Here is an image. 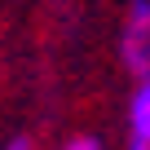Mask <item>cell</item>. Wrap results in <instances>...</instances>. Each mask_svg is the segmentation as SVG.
I'll list each match as a JSON object with an SVG mask.
<instances>
[{
	"mask_svg": "<svg viewBox=\"0 0 150 150\" xmlns=\"http://www.w3.org/2000/svg\"><path fill=\"white\" fill-rule=\"evenodd\" d=\"M128 150H150V84L137 80L128 102Z\"/></svg>",
	"mask_w": 150,
	"mask_h": 150,
	"instance_id": "cell-2",
	"label": "cell"
},
{
	"mask_svg": "<svg viewBox=\"0 0 150 150\" xmlns=\"http://www.w3.org/2000/svg\"><path fill=\"white\" fill-rule=\"evenodd\" d=\"M66 150H102L93 137H75V141H66Z\"/></svg>",
	"mask_w": 150,
	"mask_h": 150,
	"instance_id": "cell-3",
	"label": "cell"
},
{
	"mask_svg": "<svg viewBox=\"0 0 150 150\" xmlns=\"http://www.w3.org/2000/svg\"><path fill=\"white\" fill-rule=\"evenodd\" d=\"M5 150H31V141H27V137H13V141L5 146Z\"/></svg>",
	"mask_w": 150,
	"mask_h": 150,
	"instance_id": "cell-4",
	"label": "cell"
},
{
	"mask_svg": "<svg viewBox=\"0 0 150 150\" xmlns=\"http://www.w3.org/2000/svg\"><path fill=\"white\" fill-rule=\"evenodd\" d=\"M124 66L137 75V80H146V66H150V5L146 0H132V13L124 22Z\"/></svg>",
	"mask_w": 150,
	"mask_h": 150,
	"instance_id": "cell-1",
	"label": "cell"
}]
</instances>
